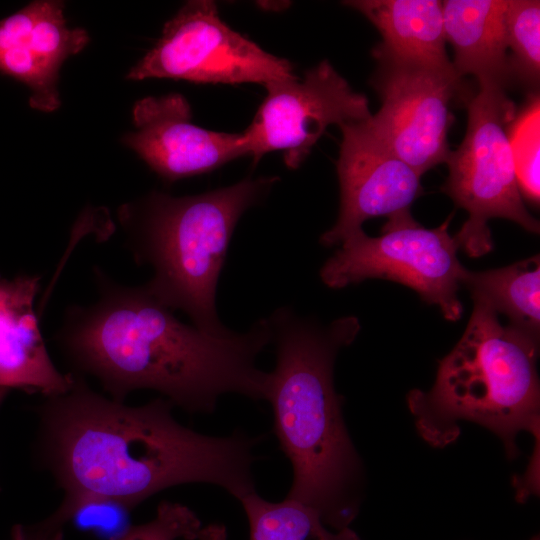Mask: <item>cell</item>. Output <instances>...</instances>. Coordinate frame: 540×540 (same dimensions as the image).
<instances>
[{
	"label": "cell",
	"instance_id": "cell-9",
	"mask_svg": "<svg viewBox=\"0 0 540 540\" xmlns=\"http://www.w3.org/2000/svg\"><path fill=\"white\" fill-rule=\"evenodd\" d=\"M378 68L372 85L381 107L367 120L373 133L420 175L450 153L451 104L462 79L453 66H436L373 55Z\"/></svg>",
	"mask_w": 540,
	"mask_h": 540
},
{
	"label": "cell",
	"instance_id": "cell-13",
	"mask_svg": "<svg viewBox=\"0 0 540 540\" xmlns=\"http://www.w3.org/2000/svg\"><path fill=\"white\" fill-rule=\"evenodd\" d=\"M64 7L37 0L0 20V72L26 85L29 105L42 112L60 107L61 67L90 40L85 29L67 25Z\"/></svg>",
	"mask_w": 540,
	"mask_h": 540
},
{
	"label": "cell",
	"instance_id": "cell-25",
	"mask_svg": "<svg viewBox=\"0 0 540 540\" xmlns=\"http://www.w3.org/2000/svg\"><path fill=\"white\" fill-rule=\"evenodd\" d=\"M530 540H540V539H539V536L536 535V536H533Z\"/></svg>",
	"mask_w": 540,
	"mask_h": 540
},
{
	"label": "cell",
	"instance_id": "cell-5",
	"mask_svg": "<svg viewBox=\"0 0 540 540\" xmlns=\"http://www.w3.org/2000/svg\"><path fill=\"white\" fill-rule=\"evenodd\" d=\"M274 181L244 179L194 196L151 195L129 226L136 261L154 272L144 285L148 292L206 333H232L217 314L218 280L238 220Z\"/></svg>",
	"mask_w": 540,
	"mask_h": 540
},
{
	"label": "cell",
	"instance_id": "cell-11",
	"mask_svg": "<svg viewBox=\"0 0 540 540\" xmlns=\"http://www.w3.org/2000/svg\"><path fill=\"white\" fill-rule=\"evenodd\" d=\"M367 120L339 126L342 142L336 169L340 210L335 225L320 237L323 246L341 244L361 231L370 218L390 219L410 212L423 192L421 175L373 133Z\"/></svg>",
	"mask_w": 540,
	"mask_h": 540
},
{
	"label": "cell",
	"instance_id": "cell-2",
	"mask_svg": "<svg viewBox=\"0 0 540 540\" xmlns=\"http://www.w3.org/2000/svg\"><path fill=\"white\" fill-rule=\"evenodd\" d=\"M95 273L99 298L69 308L58 342L77 374L94 377L109 398L124 402L148 389L200 414L212 413L226 394L265 400L269 372L256 362L272 340L268 318L243 333L211 335L181 322L144 285Z\"/></svg>",
	"mask_w": 540,
	"mask_h": 540
},
{
	"label": "cell",
	"instance_id": "cell-21",
	"mask_svg": "<svg viewBox=\"0 0 540 540\" xmlns=\"http://www.w3.org/2000/svg\"><path fill=\"white\" fill-rule=\"evenodd\" d=\"M202 523L187 506L163 501L150 521L129 527L117 540H196Z\"/></svg>",
	"mask_w": 540,
	"mask_h": 540
},
{
	"label": "cell",
	"instance_id": "cell-4",
	"mask_svg": "<svg viewBox=\"0 0 540 540\" xmlns=\"http://www.w3.org/2000/svg\"><path fill=\"white\" fill-rule=\"evenodd\" d=\"M471 296L473 311L462 337L440 360L431 389L409 391L408 409L418 434L435 448L455 442L460 422L468 421L494 433L507 457L513 459L519 453L517 436L529 433L535 441L536 469L539 341L503 325L484 298Z\"/></svg>",
	"mask_w": 540,
	"mask_h": 540
},
{
	"label": "cell",
	"instance_id": "cell-3",
	"mask_svg": "<svg viewBox=\"0 0 540 540\" xmlns=\"http://www.w3.org/2000/svg\"><path fill=\"white\" fill-rule=\"evenodd\" d=\"M268 320L276 364L265 400L292 467L286 497L317 510L331 528L349 527L359 508L362 466L335 389L334 364L359 333V320L346 316L321 325L289 308Z\"/></svg>",
	"mask_w": 540,
	"mask_h": 540
},
{
	"label": "cell",
	"instance_id": "cell-18",
	"mask_svg": "<svg viewBox=\"0 0 540 540\" xmlns=\"http://www.w3.org/2000/svg\"><path fill=\"white\" fill-rule=\"evenodd\" d=\"M239 502L248 519L250 540H361L350 527L333 529L317 510L287 497L274 502L255 491Z\"/></svg>",
	"mask_w": 540,
	"mask_h": 540
},
{
	"label": "cell",
	"instance_id": "cell-19",
	"mask_svg": "<svg viewBox=\"0 0 540 540\" xmlns=\"http://www.w3.org/2000/svg\"><path fill=\"white\" fill-rule=\"evenodd\" d=\"M505 35L510 75L535 86L540 75V2L507 0Z\"/></svg>",
	"mask_w": 540,
	"mask_h": 540
},
{
	"label": "cell",
	"instance_id": "cell-6",
	"mask_svg": "<svg viewBox=\"0 0 540 540\" xmlns=\"http://www.w3.org/2000/svg\"><path fill=\"white\" fill-rule=\"evenodd\" d=\"M468 122L463 141L445 163L449 175L442 190L469 213L454 236L458 248L480 257L493 248L491 218H505L539 233V222L526 209L515 170L510 139L516 107L496 81L478 82L467 102Z\"/></svg>",
	"mask_w": 540,
	"mask_h": 540
},
{
	"label": "cell",
	"instance_id": "cell-15",
	"mask_svg": "<svg viewBox=\"0 0 540 540\" xmlns=\"http://www.w3.org/2000/svg\"><path fill=\"white\" fill-rule=\"evenodd\" d=\"M507 0L442 1L446 42L454 51L452 66L459 78L506 85L510 77L505 35Z\"/></svg>",
	"mask_w": 540,
	"mask_h": 540
},
{
	"label": "cell",
	"instance_id": "cell-10",
	"mask_svg": "<svg viewBox=\"0 0 540 540\" xmlns=\"http://www.w3.org/2000/svg\"><path fill=\"white\" fill-rule=\"evenodd\" d=\"M267 96L244 131L249 156L258 161L281 150L287 167L295 169L308 156L329 125L371 117L368 99L355 92L327 60L293 77L264 85Z\"/></svg>",
	"mask_w": 540,
	"mask_h": 540
},
{
	"label": "cell",
	"instance_id": "cell-1",
	"mask_svg": "<svg viewBox=\"0 0 540 540\" xmlns=\"http://www.w3.org/2000/svg\"><path fill=\"white\" fill-rule=\"evenodd\" d=\"M163 397L130 406L92 390L73 373L71 387L38 406L36 455L63 490L58 509L94 499L132 510L167 488L203 483L238 501L255 492L259 437L211 436L182 425Z\"/></svg>",
	"mask_w": 540,
	"mask_h": 540
},
{
	"label": "cell",
	"instance_id": "cell-16",
	"mask_svg": "<svg viewBox=\"0 0 540 540\" xmlns=\"http://www.w3.org/2000/svg\"><path fill=\"white\" fill-rule=\"evenodd\" d=\"M347 5L380 32L372 54L436 66H451L446 53L442 1L355 0Z\"/></svg>",
	"mask_w": 540,
	"mask_h": 540
},
{
	"label": "cell",
	"instance_id": "cell-17",
	"mask_svg": "<svg viewBox=\"0 0 540 540\" xmlns=\"http://www.w3.org/2000/svg\"><path fill=\"white\" fill-rule=\"evenodd\" d=\"M462 286L484 298L508 325L539 341V255L509 266L480 272L467 269Z\"/></svg>",
	"mask_w": 540,
	"mask_h": 540
},
{
	"label": "cell",
	"instance_id": "cell-20",
	"mask_svg": "<svg viewBox=\"0 0 540 540\" xmlns=\"http://www.w3.org/2000/svg\"><path fill=\"white\" fill-rule=\"evenodd\" d=\"M518 186L522 197L539 204V99L535 97L511 126Z\"/></svg>",
	"mask_w": 540,
	"mask_h": 540
},
{
	"label": "cell",
	"instance_id": "cell-14",
	"mask_svg": "<svg viewBox=\"0 0 540 540\" xmlns=\"http://www.w3.org/2000/svg\"><path fill=\"white\" fill-rule=\"evenodd\" d=\"M39 282L36 275H0V388L48 397L67 391L73 374L57 369L42 338L34 308Z\"/></svg>",
	"mask_w": 540,
	"mask_h": 540
},
{
	"label": "cell",
	"instance_id": "cell-8",
	"mask_svg": "<svg viewBox=\"0 0 540 540\" xmlns=\"http://www.w3.org/2000/svg\"><path fill=\"white\" fill-rule=\"evenodd\" d=\"M291 63L232 30L209 0L189 1L167 21L157 43L126 78L195 83H260L295 77Z\"/></svg>",
	"mask_w": 540,
	"mask_h": 540
},
{
	"label": "cell",
	"instance_id": "cell-22",
	"mask_svg": "<svg viewBox=\"0 0 540 540\" xmlns=\"http://www.w3.org/2000/svg\"><path fill=\"white\" fill-rule=\"evenodd\" d=\"M66 522L55 512L33 525H16L10 540H63Z\"/></svg>",
	"mask_w": 540,
	"mask_h": 540
},
{
	"label": "cell",
	"instance_id": "cell-12",
	"mask_svg": "<svg viewBox=\"0 0 540 540\" xmlns=\"http://www.w3.org/2000/svg\"><path fill=\"white\" fill-rule=\"evenodd\" d=\"M135 130L122 141L168 181L208 173L249 155L245 132L203 129L191 122V108L179 93L138 100L132 110Z\"/></svg>",
	"mask_w": 540,
	"mask_h": 540
},
{
	"label": "cell",
	"instance_id": "cell-7",
	"mask_svg": "<svg viewBox=\"0 0 540 540\" xmlns=\"http://www.w3.org/2000/svg\"><path fill=\"white\" fill-rule=\"evenodd\" d=\"M452 216L436 228H426L407 212L387 219L378 237L361 230L340 244L321 267L320 278L333 289L370 278L395 281L437 305L447 320L456 321L463 313L458 292L467 269L448 231Z\"/></svg>",
	"mask_w": 540,
	"mask_h": 540
},
{
	"label": "cell",
	"instance_id": "cell-23",
	"mask_svg": "<svg viewBox=\"0 0 540 540\" xmlns=\"http://www.w3.org/2000/svg\"><path fill=\"white\" fill-rule=\"evenodd\" d=\"M196 540H227L226 528L216 523L203 526Z\"/></svg>",
	"mask_w": 540,
	"mask_h": 540
},
{
	"label": "cell",
	"instance_id": "cell-24",
	"mask_svg": "<svg viewBox=\"0 0 540 540\" xmlns=\"http://www.w3.org/2000/svg\"><path fill=\"white\" fill-rule=\"evenodd\" d=\"M8 392H9V389L0 388V406H1L2 402L4 401V399L6 398Z\"/></svg>",
	"mask_w": 540,
	"mask_h": 540
}]
</instances>
